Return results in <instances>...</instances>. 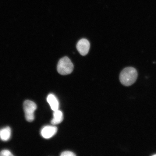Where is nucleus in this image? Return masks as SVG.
<instances>
[{"label":"nucleus","instance_id":"f257e3e1","mask_svg":"<svg viewBox=\"0 0 156 156\" xmlns=\"http://www.w3.org/2000/svg\"><path fill=\"white\" fill-rule=\"evenodd\" d=\"M137 77L138 73L135 68L129 67L125 68L121 72L119 79L122 85L129 87L135 82Z\"/></svg>","mask_w":156,"mask_h":156},{"label":"nucleus","instance_id":"f03ea898","mask_svg":"<svg viewBox=\"0 0 156 156\" xmlns=\"http://www.w3.org/2000/svg\"><path fill=\"white\" fill-rule=\"evenodd\" d=\"M73 68L74 66L71 60L67 56H65L58 61L57 69L58 73L60 75H66L71 73Z\"/></svg>","mask_w":156,"mask_h":156},{"label":"nucleus","instance_id":"7ed1b4c3","mask_svg":"<svg viewBox=\"0 0 156 156\" xmlns=\"http://www.w3.org/2000/svg\"><path fill=\"white\" fill-rule=\"evenodd\" d=\"M25 119L29 122H32L34 119V112L36 110L37 105L34 102L26 100L23 104Z\"/></svg>","mask_w":156,"mask_h":156},{"label":"nucleus","instance_id":"20e7f679","mask_svg":"<svg viewBox=\"0 0 156 156\" xmlns=\"http://www.w3.org/2000/svg\"><path fill=\"white\" fill-rule=\"evenodd\" d=\"M76 48L78 51L82 56H85L88 53L90 48V44L85 38L80 40L77 42Z\"/></svg>","mask_w":156,"mask_h":156},{"label":"nucleus","instance_id":"39448f33","mask_svg":"<svg viewBox=\"0 0 156 156\" xmlns=\"http://www.w3.org/2000/svg\"><path fill=\"white\" fill-rule=\"evenodd\" d=\"M58 128L55 126H48L43 128L41 130V135L44 138L48 139L55 135Z\"/></svg>","mask_w":156,"mask_h":156},{"label":"nucleus","instance_id":"423d86ee","mask_svg":"<svg viewBox=\"0 0 156 156\" xmlns=\"http://www.w3.org/2000/svg\"><path fill=\"white\" fill-rule=\"evenodd\" d=\"M47 100L50 105L52 110L55 111L58 110L59 103L56 97L52 94H50L48 95Z\"/></svg>","mask_w":156,"mask_h":156},{"label":"nucleus","instance_id":"0eeeda50","mask_svg":"<svg viewBox=\"0 0 156 156\" xmlns=\"http://www.w3.org/2000/svg\"><path fill=\"white\" fill-rule=\"evenodd\" d=\"M63 120V114L61 111L58 110L54 111L53 118L51 121L52 124L56 125L60 123Z\"/></svg>","mask_w":156,"mask_h":156},{"label":"nucleus","instance_id":"6e6552de","mask_svg":"<svg viewBox=\"0 0 156 156\" xmlns=\"http://www.w3.org/2000/svg\"><path fill=\"white\" fill-rule=\"evenodd\" d=\"M11 131L9 127L0 130V139L3 141H7L11 137Z\"/></svg>","mask_w":156,"mask_h":156},{"label":"nucleus","instance_id":"1a4fd4ad","mask_svg":"<svg viewBox=\"0 0 156 156\" xmlns=\"http://www.w3.org/2000/svg\"><path fill=\"white\" fill-rule=\"evenodd\" d=\"M0 156H13L11 152L8 150H3L0 153Z\"/></svg>","mask_w":156,"mask_h":156},{"label":"nucleus","instance_id":"9d476101","mask_svg":"<svg viewBox=\"0 0 156 156\" xmlns=\"http://www.w3.org/2000/svg\"><path fill=\"white\" fill-rule=\"evenodd\" d=\"M76 154L73 152L70 151H65L62 153L60 155L61 156H75Z\"/></svg>","mask_w":156,"mask_h":156},{"label":"nucleus","instance_id":"9b49d317","mask_svg":"<svg viewBox=\"0 0 156 156\" xmlns=\"http://www.w3.org/2000/svg\"><path fill=\"white\" fill-rule=\"evenodd\" d=\"M153 156H156V154L154 155Z\"/></svg>","mask_w":156,"mask_h":156}]
</instances>
